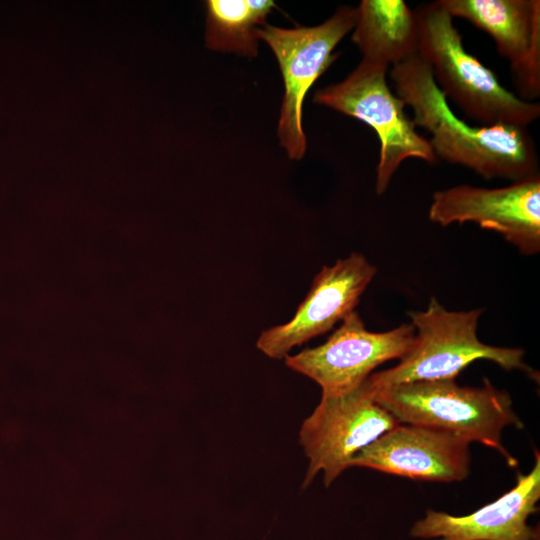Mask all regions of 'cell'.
Instances as JSON below:
<instances>
[{
	"label": "cell",
	"mask_w": 540,
	"mask_h": 540,
	"mask_svg": "<svg viewBox=\"0 0 540 540\" xmlns=\"http://www.w3.org/2000/svg\"><path fill=\"white\" fill-rule=\"evenodd\" d=\"M390 77L396 95L412 108L416 127L431 134L428 142L436 157L486 179L517 181L539 174L536 147L527 127L472 126L460 119L419 53L392 66Z\"/></svg>",
	"instance_id": "1"
},
{
	"label": "cell",
	"mask_w": 540,
	"mask_h": 540,
	"mask_svg": "<svg viewBox=\"0 0 540 540\" xmlns=\"http://www.w3.org/2000/svg\"><path fill=\"white\" fill-rule=\"evenodd\" d=\"M416 13L418 53L435 83L469 118L481 126L527 127L540 116V104L522 100L498 81L492 70L470 54L453 17L440 0Z\"/></svg>",
	"instance_id": "2"
},
{
	"label": "cell",
	"mask_w": 540,
	"mask_h": 540,
	"mask_svg": "<svg viewBox=\"0 0 540 540\" xmlns=\"http://www.w3.org/2000/svg\"><path fill=\"white\" fill-rule=\"evenodd\" d=\"M373 387V386H372ZM375 400L400 424L425 426L496 450L517 465L501 441L505 427L523 428L508 392L488 379L481 387H462L455 379L422 380L374 388Z\"/></svg>",
	"instance_id": "3"
},
{
	"label": "cell",
	"mask_w": 540,
	"mask_h": 540,
	"mask_svg": "<svg viewBox=\"0 0 540 540\" xmlns=\"http://www.w3.org/2000/svg\"><path fill=\"white\" fill-rule=\"evenodd\" d=\"M483 309L449 311L432 297L424 311L408 315L415 329L411 350L392 368L371 374L373 388L422 380L456 379L470 363L485 359L505 370L530 372L520 348L491 346L477 337Z\"/></svg>",
	"instance_id": "4"
},
{
	"label": "cell",
	"mask_w": 540,
	"mask_h": 540,
	"mask_svg": "<svg viewBox=\"0 0 540 540\" xmlns=\"http://www.w3.org/2000/svg\"><path fill=\"white\" fill-rule=\"evenodd\" d=\"M389 66L362 59L341 82L316 91L313 101L369 125L380 141L375 191L383 194L395 172L409 158L435 163L428 139L416 131L406 104L387 82Z\"/></svg>",
	"instance_id": "5"
},
{
	"label": "cell",
	"mask_w": 540,
	"mask_h": 540,
	"mask_svg": "<svg viewBox=\"0 0 540 540\" xmlns=\"http://www.w3.org/2000/svg\"><path fill=\"white\" fill-rule=\"evenodd\" d=\"M356 9L340 6L316 26L281 28L264 25L258 31L274 53L282 74L284 96L277 127L280 145L292 160L303 158L307 149L302 126L306 94L335 61L338 43L354 28Z\"/></svg>",
	"instance_id": "6"
},
{
	"label": "cell",
	"mask_w": 540,
	"mask_h": 540,
	"mask_svg": "<svg viewBox=\"0 0 540 540\" xmlns=\"http://www.w3.org/2000/svg\"><path fill=\"white\" fill-rule=\"evenodd\" d=\"M398 424L375 400L368 378L347 393L322 395L299 432V442L308 459L303 487L310 485L320 472L324 485L330 486L351 467L359 451Z\"/></svg>",
	"instance_id": "7"
},
{
	"label": "cell",
	"mask_w": 540,
	"mask_h": 540,
	"mask_svg": "<svg viewBox=\"0 0 540 540\" xmlns=\"http://www.w3.org/2000/svg\"><path fill=\"white\" fill-rule=\"evenodd\" d=\"M411 323L386 332L366 329L358 312L346 316L323 344L285 357L291 370L316 382L324 396L347 393L384 362L401 359L413 347Z\"/></svg>",
	"instance_id": "8"
},
{
	"label": "cell",
	"mask_w": 540,
	"mask_h": 540,
	"mask_svg": "<svg viewBox=\"0 0 540 540\" xmlns=\"http://www.w3.org/2000/svg\"><path fill=\"white\" fill-rule=\"evenodd\" d=\"M428 216L441 226L474 222L525 255L540 250V175L500 188L458 185L436 191Z\"/></svg>",
	"instance_id": "9"
},
{
	"label": "cell",
	"mask_w": 540,
	"mask_h": 540,
	"mask_svg": "<svg viewBox=\"0 0 540 540\" xmlns=\"http://www.w3.org/2000/svg\"><path fill=\"white\" fill-rule=\"evenodd\" d=\"M377 268L358 252L324 266L293 317L262 331L256 347L267 357L285 359L292 349L331 330L355 311Z\"/></svg>",
	"instance_id": "10"
},
{
	"label": "cell",
	"mask_w": 540,
	"mask_h": 540,
	"mask_svg": "<svg viewBox=\"0 0 540 540\" xmlns=\"http://www.w3.org/2000/svg\"><path fill=\"white\" fill-rule=\"evenodd\" d=\"M467 440L443 430L398 424L359 451L352 466L413 480L453 482L470 468Z\"/></svg>",
	"instance_id": "11"
},
{
	"label": "cell",
	"mask_w": 540,
	"mask_h": 540,
	"mask_svg": "<svg viewBox=\"0 0 540 540\" xmlns=\"http://www.w3.org/2000/svg\"><path fill=\"white\" fill-rule=\"evenodd\" d=\"M449 14L486 32L510 66L522 100L540 95L539 0H440Z\"/></svg>",
	"instance_id": "12"
},
{
	"label": "cell",
	"mask_w": 540,
	"mask_h": 540,
	"mask_svg": "<svg viewBox=\"0 0 540 540\" xmlns=\"http://www.w3.org/2000/svg\"><path fill=\"white\" fill-rule=\"evenodd\" d=\"M540 499V455L535 451V464L526 474H518L516 485L475 512L453 516L429 510L411 529L416 538L438 540H537L538 528L528 525Z\"/></svg>",
	"instance_id": "13"
},
{
	"label": "cell",
	"mask_w": 540,
	"mask_h": 540,
	"mask_svg": "<svg viewBox=\"0 0 540 540\" xmlns=\"http://www.w3.org/2000/svg\"><path fill=\"white\" fill-rule=\"evenodd\" d=\"M355 9L352 41L362 59L394 66L418 53L416 13L403 0H362Z\"/></svg>",
	"instance_id": "14"
},
{
	"label": "cell",
	"mask_w": 540,
	"mask_h": 540,
	"mask_svg": "<svg viewBox=\"0 0 540 540\" xmlns=\"http://www.w3.org/2000/svg\"><path fill=\"white\" fill-rule=\"evenodd\" d=\"M205 7L207 48L255 57L258 31L276 5L271 0H208Z\"/></svg>",
	"instance_id": "15"
}]
</instances>
